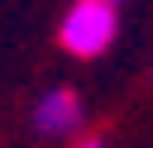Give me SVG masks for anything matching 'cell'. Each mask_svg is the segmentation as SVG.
Listing matches in <instances>:
<instances>
[{
	"mask_svg": "<svg viewBox=\"0 0 153 148\" xmlns=\"http://www.w3.org/2000/svg\"><path fill=\"white\" fill-rule=\"evenodd\" d=\"M115 38V5L110 0H76L62 19V48L76 57H96L105 53Z\"/></svg>",
	"mask_w": 153,
	"mask_h": 148,
	"instance_id": "6da1fadb",
	"label": "cell"
},
{
	"mask_svg": "<svg viewBox=\"0 0 153 148\" xmlns=\"http://www.w3.org/2000/svg\"><path fill=\"white\" fill-rule=\"evenodd\" d=\"M76 148H105V143H100V138H81Z\"/></svg>",
	"mask_w": 153,
	"mask_h": 148,
	"instance_id": "3957f363",
	"label": "cell"
},
{
	"mask_svg": "<svg viewBox=\"0 0 153 148\" xmlns=\"http://www.w3.org/2000/svg\"><path fill=\"white\" fill-rule=\"evenodd\" d=\"M110 5H120V0H110Z\"/></svg>",
	"mask_w": 153,
	"mask_h": 148,
	"instance_id": "277c9868",
	"label": "cell"
},
{
	"mask_svg": "<svg viewBox=\"0 0 153 148\" xmlns=\"http://www.w3.org/2000/svg\"><path fill=\"white\" fill-rule=\"evenodd\" d=\"M76 124H81V100H76V91H67V86L48 91V95L33 105V129H38V134H48V138L72 134Z\"/></svg>",
	"mask_w": 153,
	"mask_h": 148,
	"instance_id": "7a4b0ae2",
	"label": "cell"
}]
</instances>
